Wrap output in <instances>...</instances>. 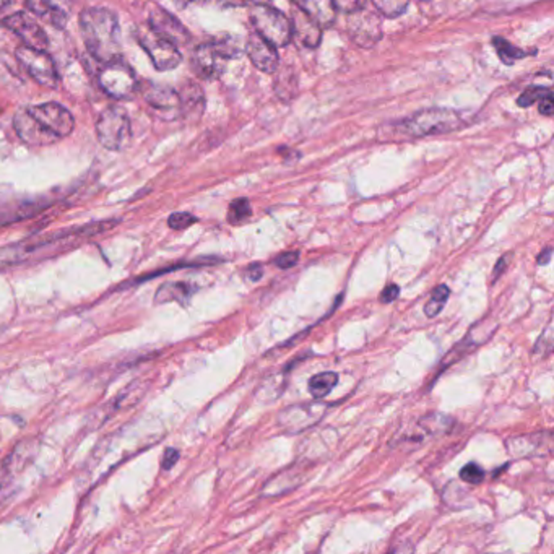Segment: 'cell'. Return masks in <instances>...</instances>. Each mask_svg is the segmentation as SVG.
Wrapping results in <instances>:
<instances>
[{"instance_id": "cell-1", "label": "cell", "mask_w": 554, "mask_h": 554, "mask_svg": "<svg viewBox=\"0 0 554 554\" xmlns=\"http://www.w3.org/2000/svg\"><path fill=\"white\" fill-rule=\"evenodd\" d=\"M76 119L59 103L23 106L13 116V129L22 142L48 147L64 140L74 132Z\"/></svg>"}, {"instance_id": "cell-2", "label": "cell", "mask_w": 554, "mask_h": 554, "mask_svg": "<svg viewBox=\"0 0 554 554\" xmlns=\"http://www.w3.org/2000/svg\"><path fill=\"white\" fill-rule=\"evenodd\" d=\"M85 48L101 64L121 58V28L111 10L103 7L85 9L78 20Z\"/></svg>"}, {"instance_id": "cell-3", "label": "cell", "mask_w": 554, "mask_h": 554, "mask_svg": "<svg viewBox=\"0 0 554 554\" xmlns=\"http://www.w3.org/2000/svg\"><path fill=\"white\" fill-rule=\"evenodd\" d=\"M465 124L462 112L447 108L418 111L410 118L395 124V134L405 138H421L431 135L451 134Z\"/></svg>"}, {"instance_id": "cell-4", "label": "cell", "mask_w": 554, "mask_h": 554, "mask_svg": "<svg viewBox=\"0 0 554 554\" xmlns=\"http://www.w3.org/2000/svg\"><path fill=\"white\" fill-rule=\"evenodd\" d=\"M239 49L231 40H219L201 44L192 54V68L203 80H217L223 76L228 60L235 59Z\"/></svg>"}, {"instance_id": "cell-5", "label": "cell", "mask_w": 554, "mask_h": 554, "mask_svg": "<svg viewBox=\"0 0 554 554\" xmlns=\"http://www.w3.org/2000/svg\"><path fill=\"white\" fill-rule=\"evenodd\" d=\"M251 23L254 31L261 34L275 48H283L290 41H293V26L291 18L286 17L283 12L270 7L269 4L255 5L251 10Z\"/></svg>"}, {"instance_id": "cell-6", "label": "cell", "mask_w": 554, "mask_h": 554, "mask_svg": "<svg viewBox=\"0 0 554 554\" xmlns=\"http://www.w3.org/2000/svg\"><path fill=\"white\" fill-rule=\"evenodd\" d=\"M96 137L106 150H126L132 140V124L126 111L119 106L103 111L96 121Z\"/></svg>"}, {"instance_id": "cell-7", "label": "cell", "mask_w": 554, "mask_h": 554, "mask_svg": "<svg viewBox=\"0 0 554 554\" xmlns=\"http://www.w3.org/2000/svg\"><path fill=\"white\" fill-rule=\"evenodd\" d=\"M135 38L137 42L140 44L148 58H150L153 66L160 72H168L181 64L183 56L179 52L174 42L165 40L160 34L155 33L148 25H138L135 28Z\"/></svg>"}, {"instance_id": "cell-8", "label": "cell", "mask_w": 554, "mask_h": 554, "mask_svg": "<svg viewBox=\"0 0 554 554\" xmlns=\"http://www.w3.org/2000/svg\"><path fill=\"white\" fill-rule=\"evenodd\" d=\"M98 82L104 93L114 100H130L138 90V82L134 70L124 60L114 59L103 64Z\"/></svg>"}, {"instance_id": "cell-9", "label": "cell", "mask_w": 554, "mask_h": 554, "mask_svg": "<svg viewBox=\"0 0 554 554\" xmlns=\"http://www.w3.org/2000/svg\"><path fill=\"white\" fill-rule=\"evenodd\" d=\"M15 58L36 84L41 85L44 88H49V90L58 88L59 85L58 68L46 50L23 46V48H18Z\"/></svg>"}, {"instance_id": "cell-10", "label": "cell", "mask_w": 554, "mask_h": 554, "mask_svg": "<svg viewBox=\"0 0 554 554\" xmlns=\"http://www.w3.org/2000/svg\"><path fill=\"white\" fill-rule=\"evenodd\" d=\"M346 31L358 46L370 49L382 38V23L374 10L362 5L346 13Z\"/></svg>"}, {"instance_id": "cell-11", "label": "cell", "mask_w": 554, "mask_h": 554, "mask_svg": "<svg viewBox=\"0 0 554 554\" xmlns=\"http://www.w3.org/2000/svg\"><path fill=\"white\" fill-rule=\"evenodd\" d=\"M4 26L10 33L18 36L26 48L46 50L49 48V38L36 18L26 12H17L4 20Z\"/></svg>"}, {"instance_id": "cell-12", "label": "cell", "mask_w": 554, "mask_h": 554, "mask_svg": "<svg viewBox=\"0 0 554 554\" xmlns=\"http://www.w3.org/2000/svg\"><path fill=\"white\" fill-rule=\"evenodd\" d=\"M143 100L151 110L156 111L163 118L174 119L181 116V104L177 90L168 85L148 84L143 86Z\"/></svg>"}, {"instance_id": "cell-13", "label": "cell", "mask_w": 554, "mask_h": 554, "mask_svg": "<svg viewBox=\"0 0 554 554\" xmlns=\"http://www.w3.org/2000/svg\"><path fill=\"white\" fill-rule=\"evenodd\" d=\"M327 407L322 403H306V405H296L286 408L285 412L280 415V426L290 429L293 433L302 431V429L314 426L316 423L322 420L326 415Z\"/></svg>"}, {"instance_id": "cell-14", "label": "cell", "mask_w": 554, "mask_h": 554, "mask_svg": "<svg viewBox=\"0 0 554 554\" xmlns=\"http://www.w3.org/2000/svg\"><path fill=\"white\" fill-rule=\"evenodd\" d=\"M246 54L249 56V59L255 66V68H259L264 74L277 72L278 66H280L277 48L273 44H270L267 40H264L261 34L252 31L247 36Z\"/></svg>"}, {"instance_id": "cell-15", "label": "cell", "mask_w": 554, "mask_h": 554, "mask_svg": "<svg viewBox=\"0 0 554 554\" xmlns=\"http://www.w3.org/2000/svg\"><path fill=\"white\" fill-rule=\"evenodd\" d=\"M147 25L150 26L155 33L160 34L168 41L174 42L176 46L187 44L191 40V34L185 30V26L176 17H173L169 12L160 7L151 10Z\"/></svg>"}, {"instance_id": "cell-16", "label": "cell", "mask_w": 554, "mask_h": 554, "mask_svg": "<svg viewBox=\"0 0 554 554\" xmlns=\"http://www.w3.org/2000/svg\"><path fill=\"white\" fill-rule=\"evenodd\" d=\"M52 201L46 199L36 201H15L0 207V227H7L12 223H18L23 219H33L38 213L49 209Z\"/></svg>"}, {"instance_id": "cell-17", "label": "cell", "mask_w": 554, "mask_h": 554, "mask_svg": "<svg viewBox=\"0 0 554 554\" xmlns=\"http://www.w3.org/2000/svg\"><path fill=\"white\" fill-rule=\"evenodd\" d=\"M291 26H293L294 41L299 42L306 48H317L319 46L320 40H322V26L298 7L293 12Z\"/></svg>"}, {"instance_id": "cell-18", "label": "cell", "mask_w": 554, "mask_h": 554, "mask_svg": "<svg viewBox=\"0 0 554 554\" xmlns=\"http://www.w3.org/2000/svg\"><path fill=\"white\" fill-rule=\"evenodd\" d=\"M25 5L34 17L42 18L58 30H62L67 23V12L60 7L58 0H25Z\"/></svg>"}, {"instance_id": "cell-19", "label": "cell", "mask_w": 554, "mask_h": 554, "mask_svg": "<svg viewBox=\"0 0 554 554\" xmlns=\"http://www.w3.org/2000/svg\"><path fill=\"white\" fill-rule=\"evenodd\" d=\"M177 94L181 104V116L199 118L205 110V98L201 86L193 82H187L181 86V90H177Z\"/></svg>"}, {"instance_id": "cell-20", "label": "cell", "mask_w": 554, "mask_h": 554, "mask_svg": "<svg viewBox=\"0 0 554 554\" xmlns=\"http://www.w3.org/2000/svg\"><path fill=\"white\" fill-rule=\"evenodd\" d=\"M296 7L314 18L322 28L335 22L336 7L334 0H294Z\"/></svg>"}, {"instance_id": "cell-21", "label": "cell", "mask_w": 554, "mask_h": 554, "mask_svg": "<svg viewBox=\"0 0 554 554\" xmlns=\"http://www.w3.org/2000/svg\"><path fill=\"white\" fill-rule=\"evenodd\" d=\"M197 286L191 285L187 281H171V283H165L158 288L156 296H155V302L156 304H165V302H185L187 299L192 298V294L195 293Z\"/></svg>"}, {"instance_id": "cell-22", "label": "cell", "mask_w": 554, "mask_h": 554, "mask_svg": "<svg viewBox=\"0 0 554 554\" xmlns=\"http://www.w3.org/2000/svg\"><path fill=\"white\" fill-rule=\"evenodd\" d=\"M336 384H338V374L336 372H334V371L319 372V374L312 376L311 380H309V392L314 398L322 400L334 390Z\"/></svg>"}, {"instance_id": "cell-23", "label": "cell", "mask_w": 554, "mask_h": 554, "mask_svg": "<svg viewBox=\"0 0 554 554\" xmlns=\"http://www.w3.org/2000/svg\"><path fill=\"white\" fill-rule=\"evenodd\" d=\"M493 46H495L499 59L503 60L505 66H514L515 62H519V60L529 56L527 50L519 49V48H515V46L507 41V40L497 38V36L493 40Z\"/></svg>"}, {"instance_id": "cell-24", "label": "cell", "mask_w": 554, "mask_h": 554, "mask_svg": "<svg viewBox=\"0 0 554 554\" xmlns=\"http://www.w3.org/2000/svg\"><path fill=\"white\" fill-rule=\"evenodd\" d=\"M451 426H452V420L449 416L436 415V413L421 418L420 423H418V428L423 429L428 434H434V436L444 434L451 429Z\"/></svg>"}, {"instance_id": "cell-25", "label": "cell", "mask_w": 554, "mask_h": 554, "mask_svg": "<svg viewBox=\"0 0 554 554\" xmlns=\"http://www.w3.org/2000/svg\"><path fill=\"white\" fill-rule=\"evenodd\" d=\"M451 296V290L447 285H439L434 288V291L431 294V299L426 302L424 306V314L428 316L429 319L436 317L437 314H441L444 309L445 302Z\"/></svg>"}, {"instance_id": "cell-26", "label": "cell", "mask_w": 554, "mask_h": 554, "mask_svg": "<svg viewBox=\"0 0 554 554\" xmlns=\"http://www.w3.org/2000/svg\"><path fill=\"white\" fill-rule=\"evenodd\" d=\"M252 207L251 201L247 199H236V201L229 203V209H228V221L231 225H239L246 219H251Z\"/></svg>"}, {"instance_id": "cell-27", "label": "cell", "mask_w": 554, "mask_h": 554, "mask_svg": "<svg viewBox=\"0 0 554 554\" xmlns=\"http://www.w3.org/2000/svg\"><path fill=\"white\" fill-rule=\"evenodd\" d=\"M410 0H372L380 15L387 18L400 17L405 10L408 9Z\"/></svg>"}, {"instance_id": "cell-28", "label": "cell", "mask_w": 554, "mask_h": 554, "mask_svg": "<svg viewBox=\"0 0 554 554\" xmlns=\"http://www.w3.org/2000/svg\"><path fill=\"white\" fill-rule=\"evenodd\" d=\"M548 93H551V90H550L548 86H538V85H535V86H529V88L519 96L517 104H519L521 108H529L532 104H535V103L541 100L543 96H546Z\"/></svg>"}, {"instance_id": "cell-29", "label": "cell", "mask_w": 554, "mask_h": 554, "mask_svg": "<svg viewBox=\"0 0 554 554\" xmlns=\"http://www.w3.org/2000/svg\"><path fill=\"white\" fill-rule=\"evenodd\" d=\"M459 475H460V478L465 483H470V485H479L487 477L485 470L477 462H470L469 465H465Z\"/></svg>"}, {"instance_id": "cell-30", "label": "cell", "mask_w": 554, "mask_h": 554, "mask_svg": "<svg viewBox=\"0 0 554 554\" xmlns=\"http://www.w3.org/2000/svg\"><path fill=\"white\" fill-rule=\"evenodd\" d=\"M197 223V217H193L191 213H185V211H177L173 213L168 219V225L171 229H176V231H183L189 227H192Z\"/></svg>"}, {"instance_id": "cell-31", "label": "cell", "mask_w": 554, "mask_h": 554, "mask_svg": "<svg viewBox=\"0 0 554 554\" xmlns=\"http://www.w3.org/2000/svg\"><path fill=\"white\" fill-rule=\"evenodd\" d=\"M299 262V252H283L275 259L278 269L288 270Z\"/></svg>"}, {"instance_id": "cell-32", "label": "cell", "mask_w": 554, "mask_h": 554, "mask_svg": "<svg viewBox=\"0 0 554 554\" xmlns=\"http://www.w3.org/2000/svg\"><path fill=\"white\" fill-rule=\"evenodd\" d=\"M538 111L541 116L551 118L554 111L553 93H548L541 100L538 101Z\"/></svg>"}, {"instance_id": "cell-33", "label": "cell", "mask_w": 554, "mask_h": 554, "mask_svg": "<svg viewBox=\"0 0 554 554\" xmlns=\"http://www.w3.org/2000/svg\"><path fill=\"white\" fill-rule=\"evenodd\" d=\"M336 10H342L344 13L352 12V10L360 9L364 5V0H334Z\"/></svg>"}, {"instance_id": "cell-34", "label": "cell", "mask_w": 554, "mask_h": 554, "mask_svg": "<svg viewBox=\"0 0 554 554\" xmlns=\"http://www.w3.org/2000/svg\"><path fill=\"white\" fill-rule=\"evenodd\" d=\"M398 294H400V288L398 286L394 285H387L384 290H382V293H380V302H386V304H390V302H394L397 298H398Z\"/></svg>"}, {"instance_id": "cell-35", "label": "cell", "mask_w": 554, "mask_h": 554, "mask_svg": "<svg viewBox=\"0 0 554 554\" xmlns=\"http://www.w3.org/2000/svg\"><path fill=\"white\" fill-rule=\"evenodd\" d=\"M179 452H177L176 449H166V452L163 455V469L165 470H169V469H173L174 465H176L177 460H179Z\"/></svg>"}, {"instance_id": "cell-36", "label": "cell", "mask_w": 554, "mask_h": 554, "mask_svg": "<svg viewBox=\"0 0 554 554\" xmlns=\"http://www.w3.org/2000/svg\"><path fill=\"white\" fill-rule=\"evenodd\" d=\"M246 275L249 277L251 281H259L264 277V267L261 264H251L247 270H246Z\"/></svg>"}, {"instance_id": "cell-37", "label": "cell", "mask_w": 554, "mask_h": 554, "mask_svg": "<svg viewBox=\"0 0 554 554\" xmlns=\"http://www.w3.org/2000/svg\"><path fill=\"white\" fill-rule=\"evenodd\" d=\"M192 2H199V4H219V5H239L241 0H192Z\"/></svg>"}, {"instance_id": "cell-38", "label": "cell", "mask_w": 554, "mask_h": 554, "mask_svg": "<svg viewBox=\"0 0 554 554\" xmlns=\"http://www.w3.org/2000/svg\"><path fill=\"white\" fill-rule=\"evenodd\" d=\"M551 247H546L545 251L540 254V257H538V264L540 265H546V264H550L551 261Z\"/></svg>"}, {"instance_id": "cell-39", "label": "cell", "mask_w": 554, "mask_h": 554, "mask_svg": "<svg viewBox=\"0 0 554 554\" xmlns=\"http://www.w3.org/2000/svg\"><path fill=\"white\" fill-rule=\"evenodd\" d=\"M507 262H509V257H504V259H499V262H497V265H496L495 277H493V281H496V280H497V277H499V273H501V272H504V267L507 265Z\"/></svg>"}, {"instance_id": "cell-40", "label": "cell", "mask_w": 554, "mask_h": 554, "mask_svg": "<svg viewBox=\"0 0 554 554\" xmlns=\"http://www.w3.org/2000/svg\"><path fill=\"white\" fill-rule=\"evenodd\" d=\"M241 2H252V4H255V5H261V4H269L270 0H241Z\"/></svg>"}, {"instance_id": "cell-41", "label": "cell", "mask_w": 554, "mask_h": 554, "mask_svg": "<svg viewBox=\"0 0 554 554\" xmlns=\"http://www.w3.org/2000/svg\"><path fill=\"white\" fill-rule=\"evenodd\" d=\"M12 0H0V10L4 9V7H7Z\"/></svg>"}, {"instance_id": "cell-42", "label": "cell", "mask_w": 554, "mask_h": 554, "mask_svg": "<svg viewBox=\"0 0 554 554\" xmlns=\"http://www.w3.org/2000/svg\"><path fill=\"white\" fill-rule=\"evenodd\" d=\"M423 2H426V0H423Z\"/></svg>"}]
</instances>
